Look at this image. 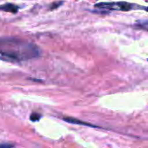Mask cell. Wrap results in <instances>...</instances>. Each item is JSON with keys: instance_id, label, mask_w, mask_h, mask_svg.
Listing matches in <instances>:
<instances>
[{"instance_id": "6da1fadb", "label": "cell", "mask_w": 148, "mask_h": 148, "mask_svg": "<svg viewBox=\"0 0 148 148\" xmlns=\"http://www.w3.org/2000/svg\"><path fill=\"white\" fill-rule=\"evenodd\" d=\"M39 48L31 42L15 37L0 38V60L19 62L40 56Z\"/></svg>"}, {"instance_id": "7a4b0ae2", "label": "cell", "mask_w": 148, "mask_h": 148, "mask_svg": "<svg viewBox=\"0 0 148 148\" xmlns=\"http://www.w3.org/2000/svg\"><path fill=\"white\" fill-rule=\"evenodd\" d=\"M95 8L99 9L97 12L101 14H108L112 10L116 11H130L134 10H145L148 11L147 7H144L142 5L131 3L128 2H101L98 3H95L94 5Z\"/></svg>"}, {"instance_id": "3957f363", "label": "cell", "mask_w": 148, "mask_h": 148, "mask_svg": "<svg viewBox=\"0 0 148 148\" xmlns=\"http://www.w3.org/2000/svg\"><path fill=\"white\" fill-rule=\"evenodd\" d=\"M19 10V6L13 4V3H4L0 5V10L10 12V13H16Z\"/></svg>"}, {"instance_id": "277c9868", "label": "cell", "mask_w": 148, "mask_h": 148, "mask_svg": "<svg viewBox=\"0 0 148 148\" xmlns=\"http://www.w3.org/2000/svg\"><path fill=\"white\" fill-rule=\"evenodd\" d=\"M64 121L68 122V123H70V124H75V125H83V126H89V127H96L95 126L90 124V123H88V122H84V121H82L80 120H77V119H75V118H71V117H65L62 119Z\"/></svg>"}, {"instance_id": "5b68a950", "label": "cell", "mask_w": 148, "mask_h": 148, "mask_svg": "<svg viewBox=\"0 0 148 148\" xmlns=\"http://www.w3.org/2000/svg\"><path fill=\"white\" fill-rule=\"evenodd\" d=\"M134 26L135 29L148 31V20H146V21H139Z\"/></svg>"}, {"instance_id": "8992f818", "label": "cell", "mask_w": 148, "mask_h": 148, "mask_svg": "<svg viewBox=\"0 0 148 148\" xmlns=\"http://www.w3.org/2000/svg\"><path fill=\"white\" fill-rule=\"evenodd\" d=\"M41 117H42L41 114H39L37 113H33V114H31L29 119H30L31 121H38L41 119Z\"/></svg>"}, {"instance_id": "52a82bcc", "label": "cell", "mask_w": 148, "mask_h": 148, "mask_svg": "<svg viewBox=\"0 0 148 148\" xmlns=\"http://www.w3.org/2000/svg\"><path fill=\"white\" fill-rule=\"evenodd\" d=\"M63 3L62 1H58V2H55L53 3L51 5H50V10H55V9H57L58 7H60L62 4Z\"/></svg>"}, {"instance_id": "ba28073f", "label": "cell", "mask_w": 148, "mask_h": 148, "mask_svg": "<svg viewBox=\"0 0 148 148\" xmlns=\"http://www.w3.org/2000/svg\"><path fill=\"white\" fill-rule=\"evenodd\" d=\"M12 146L10 145H0V148H11Z\"/></svg>"}]
</instances>
